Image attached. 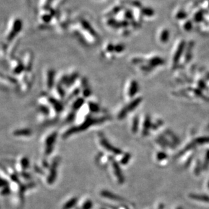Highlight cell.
<instances>
[{
	"instance_id": "obj_8",
	"label": "cell",
	"mask_w": 209,
	"mask_h": 209,
	"mask_svg": "<svg viewBox=\"0 0 209 209\" xmlns=\"http://www.w3.org/2000/svg\"><path fill=\"white\" fill-rule=\"evenodd\" d=\"M100 142L101 143V145H102V146L104 147L105 149H106L107 151H109V152H112L113 154L119 155V154H121L122 153V150H121L120 149L118 148V147L113 146V145L111 144V143H109L108 141H107V139H106V138L101 137L100 139Z\"/></svg>"
},
{
	"instance_id": "obj_15",
	"label": "cell",
	"mask_w": 209,
	"mask_h": 209,
	"mask_svg": "<svg viewBox=\"0 0 209 209\" xmlns=\"http://www.w3.org/2000/svg\"><path fill=\"white\" fill-rule=\"evenodd\" d=\"M130 158H131L130 154L127 153V154H126L125 156H124L123 158H122V160H121V163H122V164H127L128 162V161H129V160L130 159Z\"/></svg>"
},
{
	"instance_id": "obj_3",
	"label": "cell",
	"mask_w": 209,
	"mask_h": 209,
	"mask_svg": "<svg viewBox=\"0 0 209 209\" xmlns=\"http://www.w3.org/2000/svg\"><path fill=\"white\" fill-rule=\"evenodd\" d=\"M103 49V54L105 57L111 60V58L115 55L114 53H116L117 55H122L125 50V47L122 44L116 43V45H114L112 42H111V43L107 44L106 45H105Z\"/></svg>"
},
{
	"instance_id": "obj_18",
	"label": "cell",
	"mask_w": 209,
	"mask_h": 209,
	"mask_svg": "<svg viewBox=\"0 0 209 209\" xmlns=\"http://www.w3.org/2000/svg\"><path fill=\"white\" fill-rule=\"evenodd\" d=\"M164 205L163 204H159L158 206V209H164Z\"/></svg>"
},
{
	"instance_id": "obj_4",
	"label": "cell",
	"mask_w": 209,
	"mask_h": 209,
	"mask_svg": "<svg viewBox=\"0 0 209 209\" xmlns=\"http://www.w3.org/2000/svg\"><path fill=\"white\" fill-rule=\"evenodd\" d=\"M139 85L135 79H130L126 82L124 89V96L128 99L139 97Z\"/></svg>"
},
{
	"instance_id": "obj_14",
	"label": "cell",
	"mask_w": 209,
	"mask_h": 209,
	"mask_svg": "<svg viewBox=\"0 0 209 209\" xmlns=\"http://www.w3.org/2000/svg\"><path fill=\"white\" fill-rule=\"evenodd\" d=\"M93 203L91 200H87L86 202L83 204V206H82V209H91L93 208Z\"/></svg>"
},
{
	"instance_id": "obj_9",
	"label": "cell",
	"mask_w": 209,
	"mask_h": 209,
	"mask_svg": "<svg viewBox=\"0 0 209 209\" xmlns=\"http://www.w3.org/2000/svg\"><path fill=\"white\" fill-rule=\"evenodd\" d=\"M157 39L160 43L166 44L167 43L170 39V32L167 28H162L158 30L157 32Z\"/></svg>"
},
{
	"instance_id": "obj_1",
	"label": "cell",
	"mask_w": 209,
	"mask_h": 209,
	"mask_svg": "<svg viewBox=\"0 0 209 209\" xmlns=\"http://www.w3.org/2000/svg\"><path fill=\"white\" fill-rule=\"evenodd\" d=\"M22 28V22L20 18H14L9 22L6 31L4 35L5 44L11 43L16 41L15 39L18 37Z\"/></svg>"
},
{
	"instance_id": "obj_5",
	"label": "cell",
	"mask_w": 209,
	"mask_h": 209,
	"mask_svg": "<svg viewBox=\"0 0 209 209\" xmlns=\"http://www.w3.org/2000/svg\"><path fill=\"white\" fill-rule=\"evenodd\" d=\"M0 86L7 90H16L19 89L18 82L14 76L0 73Z\"/></svg>"
},
{
	"instance_id": "obj_13",
	"label": "cell",
	"mask_w": 209,
	"mask_h": 209,
	"mask_svg": "<svg viewBox=\"0 0 209 209\" xmlns=\"http://www.w3.org/2000/svg\"><path fill=\"white\" fill-rule=\"evenodd\" d=\"M139 117L138 116H135L134 118V120L133 121V125H132V131L134 133H136L138 131V128H139Z\"/></svg>"
},
{
	"instance_id": "obj_19",
	"label": "cell",
	"mask_w": 209,
	"mask_h": 209,
	"mask_svg": "<svg viewBox=\"0 0 209 209\" xmlns=\"http://www.w3.org/2000/svg\"><path fill=\"white\" fill-rule=\"evenodd\" d=\"M177 209H183V208H182V207H178Z\"/></svg>"
},
{
	"instance_id": "obj_6",
	"label": "cell",
	"mask_w": 209,
	"mask_h": 209,
	"mask_svg": "<svg viewBox=\"0 0 209 209\" xmlns=\"http://www.w3.org/2000/svg\"><path fill=\"white\" fill-rule=\"evenodd\" d=\"M44 87L47 91L52 89L54 86L55 71L52 68H47L44 72L43 74Z\"/></svg>"
},
{
	"instance_id": "obj_11",
	"label": "cell",
	"mask_w": 209,
	"mask_h": 209,
	"mask_svg": "<svg viewBox=\"0 0 209 209\" xmlns=\"http://www.w3.org/2000/svg\"><path fill=\"white\" fill-rule=\"evenodd\" d=\"M101 195H102L103 197H104V198L111 199V200L117 201V202H124V201H125L124 199L121 198V197L119 196V195L107 190H103L101 191Z\"/></svg>"
},
{
	"instance_id": "obj_10",
	"label": "cell",
	"mask_w": 209,
	"mask_h": 209,
	"mask_svg": "<svg viewBox=\"0 0 209 209\" xmlns=\"http://www.w3.org/2000/svg\"><path fill=\"white\" fill-rule=\"evenodd\" d=\"M112 166L113 168H114V171L115 173V175L116 176L117 179L119 183L120 184H122L125 181V179H124V176L122 173V170L121 169L120 165L116 161H115L114 159L112 160Z\"/></svg>"
},
{
	"instance_id": "obj_16",
	"label": "cell",
	"mask_w": 209,
	"mask_h": 209,
	"mask_svg": "<svg viewBox=\"0 0 209 209\" xmlns=\"http://www.w3.org/2000/svg\"><path fill=\"white\" fill-rule=\"evenodd\" d=\"M166 157H167V156L164 152H159L158 155H157V158H158V160H164V159L166 158Z\"/></svg>"
},
{
	"instance_id": "obj_2",
	"label": "cell",
	"mask_w": 209,
	"mask_h": 209,
	"mask_svg": "<svg viewBox=\"0 0 209 209\" xmlns=\"http://www.w3.org/2000/svg\"><path fill=\"white\" fill-rule=\"evenodd\" d=\"M109 118L107 116H103V117L101 118H86L83 123H82L81 125L78 126H76V127L73 128L70 130V131H68V133H67V134H68V135H71V134L74 133H77V132H80V131H82L86 130V129L90 127V126H93V125H95V124H100L102 123V122H104L105 121L108 120Z\"/></svg>"
},
{
	"instance_id": "obj_12",
	"label": "cell",
	"mask_w": 209,
	"mask_h": 209,
	"mask_svg": "<svg viewBox=\"0 0 209 209\" xmlns=\"http://www.w3.org/2000/svg\"><path fill=\"white\" fill-rule=\"evenodd\" d=\"M152 126V124H151V118L150 116H147L145 118L144 124H143V135H147L149 132V130Z\"/></svg>"
},
{
	"instance_id": "obj_7",
	"label": "cell",
	"mask_w": 209,
	"mask_h": 209,
	"mask_svg": "<svg viewBox=\"0 0 209 209\" xmlns=\"http://www.w3.org/2000/svg\"><path fill=\"white\" fill-rule=\"evenodd\" d=\"M140 97V96H139ZM141 102V97H137V98L134 99L133 101H131L130 103H128V105H126L120 111L118 114V118L120 120L124 119L125 118V116L127 115L128 113L131 111H133L136 108V107H137Z\"/></svg>"
},
{
	"instance_id": "obj_17",
	"label": "cell",
	"mask_w": 209,
	"mask_h": 209,
	"mask_svg": "<svg viewBox=\"0 0 209 209\" xmlns=\"http://www.w3.org/2000/svg\"><path fill=\"white\" fill-rule=\"evenodd\" d=\"M76 202H77V200H76V198L72 199V200H71V201H69V202L68 203V205L67 204V206H66V208L67 209V208H71L72 206H74V205L76 204Z\"/></svg>"
}]
</instances>
